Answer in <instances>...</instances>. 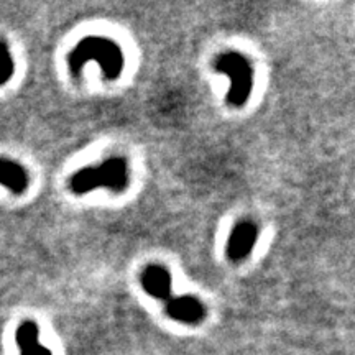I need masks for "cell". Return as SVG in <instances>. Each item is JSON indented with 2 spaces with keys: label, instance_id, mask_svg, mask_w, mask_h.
I'll list each match as a JSON object with an SVG mask.
<instances>
[{
  "label": "cell",
  "instance_id": "6da1fadb",
  "mask_svg": "<svg viewBox=\"0 0 355 355\" xmlns=\"http://www.w3.org/2000/svg\"><path fill=\"white\" fill-rule=\"evenodd\" d=\"M87 61H97L101 64L102 76L107 81L121 78L123 71V53L114 40L105 37H86L69 53L68 63L74 78H79Z\"/></svg>",
  "mask_w": 355,
  "mask_h": 355
},
{
  "label": "cell",
  "instance_id": "7a4b0ae2",
  "mask_svg": "<svg viewBox=\"0 0 355 355\" xmlns=\"http://www.w3.org/2000/svg\"><path fill=\"white\" fill-rule=\"evenodd\" d=\"M128 186V165L122 157H110L99 166H86L71 176L69 188L74 194H86L97 188L122 193Z\"/></svg>",
  "mask_w": 355,
  "mask_h": 355
},
{
  "label": "cell",
  "instance_id": "3957f363",
  "mask_svg": "<svg viewBox=\"0 0 355 355\" xmlns=\"http://www.w3.org/2000/svg\"><path fill=\"white\" fill-rule=\"evenodd\" d=\"M214 69L230 78L227 102L234 107H242L254 89V66L239 51H225L216 58Z\"/></svg>",
  "mask_w": 355,
  "mask_h": 355
},
{
  "label": "cell",
  "instance_id": "277c9868",
  "mask_svg": "<svg viewBox=\"0 0 355 355\" xmlns=\"http://www.w3.org/2000/svg\"><path fill=\"white\" fill-rule=\"evenodd\" d=\"M257 239H259V229L252 220H241L234 225L227 242V257L237 263L254 250Z\"/></svg>",
  "mask_w": 355,
  "mask_h": 355
},
{
  "label": "cell",
  "instance_id": "5b68a950",
  "mask_svg": "<svg viewBox=\"0 0 355 355\" xmlns=\"http://www.w3.org/2000/svg\"><path fill=\"white\" fill-rule=\"evenodd\" d=\"M165 308L168 316L184 324H199L206 318V308L194 296H171Z\"/></svg>",
  "mask_w": 355,
  "mask_h": 355
},
{
  "label": "cell",
  "instance_id": "8992f818",
  "mask_svg": "<svg viewBox=\"0 0 355 355\" xmlns=\"http://www.w3.org/2000/svg\"><path fill=\"white\" fill-rule=\"evenodd\" d=\"M140 283L146 295H150L155 300L168 301L171 298L173 279L170 272H168L165 266L148 265L144 272H141Z\"/></svg>",
  "mask_w": 355,
  "mask_h": 355
},
{
  "label": "cell",
  "instance_id": "52a82bcc",
  "mask_svg": "<svg viewBox=\"0 0 355 355\" xmlns=\"http://www.w3.org/2000/svg\"><path fill=\"white\" fill-rule=\"evenodd\" d=\"M0 184L13 194H24L28 188V175L19 163L0 158Z\"/></svg>",
  "mask_w": 355,
  "mask_h": 355
},
{
  "label": "cell",
  "instance_id": "ba28073f",
  "mask_svg": "<svg viewBox=\"0 0 355 355\" xmlns=\"http://www.w3.org/2000/svg\"><path fill=\"white\" fill-rule=\"evenodd\" d=\"M17 344L20 355H51L50 350L38 343V326L33 321H26L19 327Z\"/></svg>",
  "mask_w": 355,
  "mask_h": 355
},
{
  "label": "cell",
  "instance_id": "9c48e42d",
  "mask_svg": "<svg viewBox=\"0 0 355 355\" xmlns=\"http://www.w3.org/2000/svg\"><path fill=\"white\" fill-rule=\"evenodd\" d=\"M13 71H15V64H13L7 43L0 40V86H3L13 76Z\"/></svg>",
  "mask_w": 355,
  "mask_h": 355
}]
</instances>
